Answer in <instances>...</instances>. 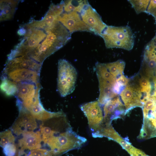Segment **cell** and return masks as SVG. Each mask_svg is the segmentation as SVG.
Masks as SVG:
<instances>
[{"mask_svg":"<svg viewBox=\"0 0 156 156\" xmlns=\"http://www.w3.org/2000/svg\"><path fill=\"white\" fill-rule=\"evenodd\" d=\"M80 108L87 117L92 133L97 131L102 126L103 120V110L98 101L83 104Z\"/></svg>","mask_w":156,"mask_h":156,"instance_id":"cell-8","label":"cell"},{"mask_svg":"<svg viewBox=\"0 0 156 156\" xmlns=\"http://www.w3.org/2000/svg\"><path fill=\"white\" fill-rule=\"evenodd\" d=\"M103 105V120L102 126L111 125L112 120L119 117V115L126 113L125 107L119 96L110 99Z\"/></svg>","mask_w":156,"mask_h":156,"instance_id":"cell-10","label":"cell"},{"mask_svg":"<svg viewBox=\"0 0 156 156\" xmlns=\"http://www.w3.org/2000/svg\"><path fill=\"white\" fill-rule=\"evenodd\" d=\"M101 37L107 48H119L130 51L134 45V36L131 28L128 26L107 25Z\"/></svg>","mask_w":156,"mask_h":156,"instance_id":"cell-2","label":"cell"},{"mask_svg":"<svg viewBox=\"0 0 156 156\" xmlns=\"http://www.w3.org/2000/svg\"><path fill=\"white\" fill-rule=\"evenodd\" d=\"M120 99L124 105L126 113L132 108L142 107V95L140 88L133 78L122 90L120 94Z\"/></svg>","mask_w":156,"mask_h":156,"instance_id":"cell-6","label":"cell"},{"mask_svg":"<svg viewBox=\"0 0 156 156\" xmlns=\"http://www.w3.org/2000/svg\"><path fill=\"white\" fill-rule=\"evenodd\" d=\"M19 109V115L13 125L12 131L17 135L33 131L37 127L35 118L25 109L23 108Z\"/></svg>","mask_w":156,"mask_h":156,"instance_id":"cell-11","label":"cell"},{"mask_svg":"<svg viewBox=\"0 0 156 156\" xmlns=\"http://www.w3.org/2000/svg\"><path fill=\"white\" fill-rule=\"evenodd\" d=\"M15 138L12 131L7 130L0 133V145L3 148L7 145L14 144Z\"/></svg>","mask_w":156,"mask_h":156,"instance_id":"cell-20","label":"cell"},{"mask_svg":"<svg viewBox=\"0 0 156 156\" xmlns=\"http://www.w3.org/2000/svg\"><path fill=\"white\" fill-rule=\"evenodd\" d=\"M136 13L146 12L150 0H128Z\"/></svg>","mask_w":156,"mask_h":156,"instance_id":"cell-19","label":"cell"},{"mask_svg":"<svg viewBox=\"0 0 156 156\" xmlns=\"http://www.w3.org/2000/svg\"><path fill=\"white\" fill-rule=\"evenodd\" d=\"M1 79L0 88L1 91L8 96L16 95L18 90L17 84L2 76Z\"/></svg>","mask_w":156,"mask_h":156,"instance_id":"cell-15","label":"cell"},{"mask_svg":"<svg viewBox=\"0 0 156 156\" xmlns=\"http://www.w3.org/2000/svg\"><path fill=\"white\" fill-rule=\"evenodd\" d=\"M150 14L154 17L156 23V1L151 8Z\"/></svg>","mask_w":156,"mask_h":156,"instance_id":"cell-23","label":"cell"},{"mask_svg":"<svg viewBox=\"0 0 156 156\" xmlns=\"http://www.w3.org/2000/svg\"><path fill=\"white\" fill-rule=\"evenodd\" d=\"M86 0L64 1V12H69L76 11L79 12Z\"/></svg>","mask_w":156,"mask_h":156,"instance_id":"cell-18","label":"cell"},{"mask_svg":"<svg viewBox=\"0 0 156 156\" xmlns=\"http://www.w3.org/2000/svg\"><path fill=\"white\" fill-rule=\"evenodd\" d=\"M98 79L99 91L98 101L101 105L110 99L118 95L115 93L113 89V86L109 82L100 78Z\"/></svg>","mask_w":156,"mask_h":156,"instance_id":"cell-13","label":"cell"},{"mask_svg":"<svg viewBox=\"0 0 156 156\" xmlns=\"http://www.w3.org/2000/svg\"><path fill=\"white\" fill-rule=\"evenodd\" d=\"M21 26L22 37L11 50L12 54L24 56L41 64L71 38V34L59 21L49 25L42 19H31Z\"/></svg>","mask_w":156,"mask_h":156,"instance_id":"cell-1","label":"cell"},{"mask_svg":"<svg viewBox=\"0 0 156 156\" xmlns=\"http://www.w3.org/2000/svg\"><path fill=\"white\" fill-rule=\"evenodd\" d=\"M95 68L98 78L107 81L114 87L116 82V78L109 73L104 63L97 62L95 64Z\"/></svg>","mask_w":156,"mask_h":156,"instance_id":"cell-16","label":"cell"},{"mask_svg":"<svg viewBox=\"0 0 156 156\" xmlns=\"http://www.w3.org/2000/svg\"><path fill=\"white\" fill-rule=\"evenodd\" d=\"M40 73L35 71L5 64L2 76L17 84L28 82L40 83Z\"/></svg>","mask_w":156,"mask_h":156,"instance_id":"cell-5","label":"cell"},{"mask_svg":"<svg viewBox=\"0 0 156 156\" xmlns=\"http://www.w3.org/2000/svg\"><path fill=\"white\" fill-rule=\"evenodd\" d=\"M57 89L60 95L65 97L74 91L77 77L75 68L65 59L58 62Z\"/></svg>","mask_w":156,"mask_h":156,"instance_id":"cell-3","label":"cell"},{"mask_svg":"<svg viewBox=\"0 0 156 156\" xmlns=\"http://www.w3.org/2000/svg\"><path fill=\"white\" fill-rule=\"evenodd\" d=\"M130 80V79L122 75L116 78V81L117 85L123 89L128 83Z\"/></svg>","mask_w":156,"mask_h":156,"instance_id":"cell-22","label":"cell"},{"mask_svg":"<svg viewBox=\"0 0 156 156\" xmlns=\"http://www.w3.org/2000/svg\"><path fill=\"white\" fill-rule=\"evenodd\" d=\"M22 135L18 142L21 151L25 149L33 150L40 147L42 139L40 132L28 131Z\"/></svg>","mask_w":156,"mask_h":156,"instance_id":"cell-12","label":"cell"},{"mask_svg":"<svg viewBox=\"0 0 156 156\" xmlns=\"http://www.w3.org/2000/svg\"><path fill=\"white\" fill-rule=\"evenodd\" d=\"M142 108L143 123L138 138L147 139L156 137V93L144 100Z\"/></svg>","mask_w":156,"mask_h":156,"instance_id":"cell-4","label":"cell"},{"mask_svg":"<svg viewBox=\"0 0 156 156\" xmlns=\"http://www.w3.org/2000/svg\"><path fill=\"white\" fill-rule=\"evenodd\" d=\"M57 20L71 34L78 31L88 32L93 34L91 28L82 20L79 13L76 11L63 13Z\"/></svg>","mask_w":156,"mask_h":156,"instance_id":"cell-9","label":"cell"},{"mask_svg":"<svg viewBox=\"0 0 156 156\" xmlns=\"http://www.w3.org/2000/svg\"><path fill=\"white\" fill-rule=\"evenodd\" d=\"M16 150L14 144H8L3 148V152L6 156H14L17 152Z\"/></svg>","mask_w":156,"mask_h":156,"instance_id":"cell-21","label":"cell"},{"mask_svg":"<svg viewBox=\"0 0 156 156\" xmlns=\"http://www.w3.org/2000/svg\"><path fill=\"white\" fill-rule=\"evenodd\" d=\"M19 0H0V21L11 19L14 17Z\"/></svg>","mask_w":156,"mask_h":156,"instance_id":"cell-14","label":"cell"},{"mask_svg":"<svg viewBox=\"0 0 156 156\" xmlns=\"http://www.w3.org/2000/svg\"><path fill=\"white\" fill-rule=\"evenodd\" d=\"M79 13L83 21L91 28L93 34L101 36L107 25L88 1L86 0Z\"/></svg>","mask_w":156,"mask_h":156,"instance_id":"cell-7","label":"cell"},{"mask_svg":"<svg viewBox=\"0 0 156 156\" xmlns=\"http://www.w3.org/2000/svg\"><path fill=\"white\" fill-rule=\"evenodd\" d=\"M104 64L109 73L116 78L123 75L125 63L122 60H119L112 62Z\"/></svg>","mask_w":156,"mask_h":156,"instance_id":"cell-17","label":"cell"}]
</instances>
